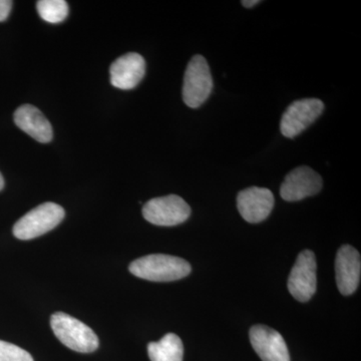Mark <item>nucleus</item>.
<instances>
[{"mask_svg":"<svg viewBox=\"0 0 361 361\" xmlns=\"http://www.w3.org/2000/svg\"><path fill=\"white\" fill-rule=\"evenodd\" d=\"M130 272L141 279L170 282L182 279L191 273V265L184 259L166 254H152L130 263Z\"/></svg>","mask_w":361,"mask_h":361,"instance_id":"nucleus-1","label":"nucleus"},{"mask_svg":"<svg viewBox=\"0 0 361 361\" xmlns=\"http://www.w3.org/2000/svg\"><path fill=\"white\" fill-rule=\"evenodd\" d=\"M52 331L66 348L77 353H94L99 348V337L94 330L77 318L56 312L51 318Z\"/></svg>","mask_w":361,"mask_h":361,"instance_id":"nucleus-2","label":"nucleus"},{"mask_svg":"<svg viewBox=\"0 0 361 361\" xmlns=\"http://www.w3.org/2000/svg\"><path fill=\"white\" fill-rule=\"evenodd\" d=\"M63 207L44 203L26 213L13 226V235L20 240H32L51 231L65 218Z\"/></svg>","mask_w":361,"mask_h":361,"instance_id":"nucleus-3","label":"nucleus"},{"mask_svg":"<svg viewBox=\"0 0 361 361\" xmlns=\"http://www.w3.org/2000/svg\"><path fill=\"white\" fill-rule=\"evenodd\" d=\"M213 90V78L206 59L197 54L191 59L185 73L183 99L189 108L197 109L205 103Z\"/></svg>","mask_w":361,"mask_h":361,"instance_id":"nucleus-4","label":"nucleus"},{"mask_svg":"<svg viewBox=\"0 0 361 361\" xmlns=\"http://www.w3.org/2000/svg\"><path fill=\"white\" fill-rule=\"evenodd\" d=\"M191 208L187 202L177 195L159 197L147 202L142 207V216L152 224L176 226L189 219Z\"/></svg>","mask_w":361,"mask_h":361,"instance_id":"nucleus-5","label":"nucleus"},{"mask_svg":"<svg viewBox=\"0 0 361 361\" xmlns=\"http://www.w3.org/2000/svg\"><path fill=\"white\" fill-rule=\"evenodd\" d=\"M317 263L315 254L304 250L299 254L288 278V290L299 302H307L317 288Z\"/></svg>","mask_w":361,"mask_h":361,"instance_id":"nucleus-6","label":"nucleus"},{"mask_svg":"<svg viewBox=\"0 0 361 361\" xmlns=\"http://www.w3.org/2000/svg\"><path fill=\"white\" fill-rule=\"evenodd\" d=\"M324 111V104L318 99H303L294 102L282 116L280 130L284 137L300 135L315 122Z\"/></svg>","mask_w":361,"mask_h":361,"instance_id":"nucleus-7","label":"nucleus"},{"mask_svg":"<svg viewBox=\"0 0 361 361\" xmlns=\"http://www.w3.org/2000/svg\"><path fill=\"white\" fill-rule=\"evenodd\" d=\"M322 186V178L317 172L307 166H301L285 177L280 195L287 202L300 201L319 193Z\"/></svg>","mask_w":361,"mask_h":361,"instance_id":"nucleus-8","label":"nucleus"},{"mask_svg":"<svg viewBox=\"0 0 361 361\" xmlns=\"http://www.w3.org/2000/svg\"><path fill=\"white\" fill-rule=\"evenodd\" d=\"M274 207V196L266 188L250 187L237 196V208L243 219L252 224L262 222Z\"/></svg>","mask_w":361,"mask_h":361,"instance_id":"nucleus-9","label":"nucleus"},{"mask_svg":"<svg viewBox=\"0 0 361 361\" xmlns=\"http://www.w3.org/2000/svg\"><path fill=\"white\" fill-rule=\"evenodd\" d=\"M252 348L262 361H290L286 342L279 332L266 325H254L250 329Z\"/></svg>","mask_w":361,"mask_h":361,"instance_id":"nucleus-10","label":"nucleus"},{"mask_svg":"<svg viewBox=\"0 0 361 361\" xmlns=\"http://www.w3.org/2000/svg\"><path fill=\"white\" fill-rule=\"evenodd\" d=\"M336 272L339 292L345 296L355 293L360 282V252L350 245L341 247L336 259Z\"/></svg>","mask_w":361,"mask_h":361,"instance_id":"nucleus-11","label":"nucleus"},{"mask_svg":"<svg viewBox=\"0 0 361 361\" xmlns=\"http://www.w3.org/2000/svg\"><path fill=\"white\" fill-rule=\"evenodd\" d=\"M146 73V61L141 54L129 52L111 66V82L120 90H132L141 82Z\"/></svg>","mask_w":361,"mask_h":361,"instance_id":"nucleus-12","label":"nucleus"},{"mask_svg":"<svg viewBox=\"0 0 361 361\" xmlns=\"http://www.w3.org/2000/svg\"><path fill=\"white\" fill-rule=\"evenodd\" d=\"M14 123L23 132L39 142H49L52 140V127L44 114L32 106L23 104L13 115Z\"/></svg>","mask_w":361,"mask_h":361,"instance_id":"nucleus-13","label":"nucleus"},{"mask_svg":"<svg viewBox=\"0 0 361 361\" xmlns=\"http://www.w3.org/2000/svg\"><path fill=\"white\" fill-rule=\"evenodd\" d=\"M148 355L151 361H183L184 345L179 336L168 334L161 341L149 343Z\"/></svg>","mask_w":361,"mask_h":361,"instance_id":"nucleus-14","label":"nucleus"},{"mask_svg":"<svg viewBox=\"0 0 361 361\" xmlns=\"http://www.w3.org/2000/svg\"><path fill=\"white\" fill-rule=\"evenodd\" d=\"M40 18L49 23H59L68 16V2L65 0H39L37 2Z\"/></svg>","mask_w":361,"mask_h":361,"instance_id":"nucleus-15","label":"nucleus"},{"mask_svg":"<svg viewBox=\"0 0 361 361\" xmlns=\"http://www.w3.org/2000/svg\"><path fill=\"white\" fill-rule=\"evenodd\" d=\"M0 361H33V358L25 349L0 341Z\"/></svg>","mask_w":361,"mask_h":361,"instance_id":"nucleus-16","label":"nucleus"},{"mask_svg":"<svg viewBox=\"0 0 361 361\" xmlns=\"http://www.w3.org/2000/svg\"><path fill=\"white\" fill-rule=\"evenodd\" d=\"M13 2L11 0H0V23L7 20L13 8Z\"/></svg>","mask_w":361,"mask_h":361,"instance_id":"nucleus-17","label":"nucleus"},{"mask_svg":"<svg viewBox=\"0 0 361 361\" xmlns=\"http://www.w3.org/2000/svg\"><path fill=\"white\" fill-rule=\"evenodd\" d=\"M241 4H243V6L250 8V7L255 6L256 4H260V0H244Z\"/></svg>","mask_w":361,"mask_h":361,"instance_id":"nucleus-18","label":"nucleus"},{"mask_svg":"<svg viewBox=\"0 0 361 361\" xmlns=\"http://www.w3.org/2000/svg\"><path fill=\"white\" fill-rule=\"evenodd\" d=\"M4 179L2 177L1 173H0V191L4 189Z\"/></svg>","mask_w":361,"mask_h":361,"instance_id":"nucleus-19","label":"nucleus"}]
</instances>
